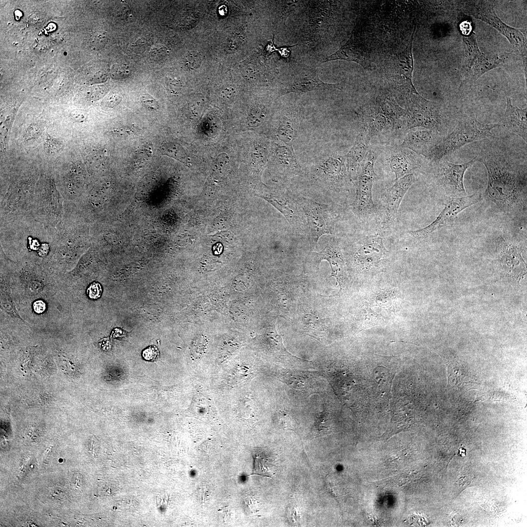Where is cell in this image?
Here are the masks:
<instances>
[{"label":"cell","instance_id":"5bb4252c","mask_svg":"<svg viewBox=\"0 0 527 527\" xmlns=\"http://www.w3.org/2000/svg\"><path fill=\"white\" fill-rule=\"evenodd\" d=\"M403 116H405V112L402 109L398 108L383 109L364 114L362 116L364 127L363 131L370 140L389 126L399 127L401 118Z\"/></svg>","mask_w":527,"mask_h":527},{"label":"cell","instance_id":"ee69618b","mask_svg":"<svg viewBox=\"0 0 527 527\" xmlns=\"http://www.w3.org/2000/svg\"><path fill=\"white\" fill-rule=\"evenodd\" d=\"M458 454L461 456H464L466 454V450L464 448H461L459 450Z\"/></svg>","mask_w":527,"mask_h":527},{"label":"cell","instance_id":"d6a6232c","mask_svg":"<svg viewBox=\"0 0 527 527\" xmlns=\"http://www.w3.org/2000/svg\"><path fill=\"white\" fill-rule=\"evenodd\" d=\"M140 101L142 105L150 110H157L159 108L157 101L148 94L142 95L140 97Z\"/></svg>","mask_w":527,"mask_h":527},{"label":"cell","instance_id":"3957f363","mask_svg":"<svg viewBox=\"0 0 527 527\" xmlns=\"http://www.w3.org/2000/svg\"><path fill=\"white\" fill-rule=\"evenodd\" d=\"M500 126L499 123H483L470 117L462 119L447 138L436 146L430 159L439 161L467 143L491 136V131Z\"/></svg>","mask_w":527,"mask_h":527},{"label":"cell","instance_id":"f1b7e54d","mask_svg":"<svg viewBox=\"0 0 527 527\" xmlns=\"http://www.w3.org/2000/svg\"><path fill=\"white\" fill-rule=\"evenodd\" d=\"M254 467L252 473L250 475H259L272 478L274 475L272 468L273 464L268 459L255 453L253 455Z\"/></svg>","mask_w":527,"mask_h":527},{"label":"cell","instance_id":"6da1fadb","mask_svg":"<svg viewBox=\"0 0 527 527\" xmlns=\"http://www.w3.org/2000/svg\"><path fill=\"white\" fill-rule=\"evenodd\" d=\"M488 173L485 199L509 216L527 210V165L498 148H487L475 157Z\"/></svg>","mask_w":527,"mask_h":527},{"label":"cell","instance_id":"7c38bea8","mask_svg":"<svg viewBox=\"0 0 527 527\" xmlns=\"http://www.w3.org/2000/svg\"><path fill=\"white\" fill-rule=\"evenodd\" d=\"M322 260H326L329 263L332 271L331 276L336 278L341 288L342 282L346 276V270L340 243L334 236L322 251L309 252L306 257L305 263L318 269Z\"/></svg>","mask_w":527,"mask_h":527},{"label":"cell","instance_id":"e0dca14e","mask_svg":"<svg viewBox=\"0 0 527 527\" xmlns=\"http://www.w3.org/2000/svg\"><path fill=\"white\" fill-rule=\"evenodd\" d=\"M440 142L434 130L417 129L408 132L401 146L430 158Z\"/></svg>","mask_w":527,"mask_h":527},{"label":"cell","instance_id":"ab89813d","mask_svg":"<svg viewBox=\"0 0 527 527\" xmlns=\"http://www.w3.org/2000/svg\"><path fill=\"white\" fill-rule=\"evenodd\" d=\"M33 309L37 313H42L46 309V304L41 300L36 301L33 304Z\"/></svg>","mask_w":527,"mask_h":527},{"label":"cell","instance_id":"ac0fdd59","mask_svg":"<svg viewBox=\"0 0 527 527\" xmlns=\"http://www.w3.org/2000/svg\"><path fill=\"white\" fill-rule=\"evenodd\" d=\"M337 60L354 61L361 65L365 70L372 69L370 53L365 46L353 34L345 44L335 53L328 57L325 61Z\"/></svg>","mask_w":527,"mask_h":527},{"label":"cell","instance_id":"484cf974","mask_svg":"<svg viewBox=\"0 0 527 527\" xmlns=\"http://www.w3.org/2000/svg\"><path fill=\"white\" fill-rule=\"evenodd\" d=\"M463 61V81L466 79L475 61L481 54L474 33L462 36Z\"/></svg>","mask_w":527,"mask_h":527},{"label":"cell","instance_id":"603a6c76","mask_svg":"<svg viewBox=\"0 0 527 527\" xmlns=\"http://www.w3.org/2000/svg\"><path fill=\"white\" fill-rule=\"evenodd\" d=\"M415 30L416 26H414L407 45L397 56L396 68L397 72L402 76L404 81L405 87L407 88L408 93L410 95H420L412 83V73L414 68L412 46Z\"/></svg>","mask_w":527,"mask_h":527},{"label":"cell","instance_id":"60d3db41","mask_svg":"<svg viewBox=\"0 0 527 527\" xmlns=\"http://www.w3.org/2000/svg\"><path fill=\"white\" fill-rule=\"evenodd\" d=\"M119 97H117L114 95H110L105 99L104 103L107 106H113L115 105L116 103L119 102Z\"/></svg>","mask_w":527,"mask_h":527},{"label":"cell","instance_id":"d590c367","mask_svg":"<svg viewBox=\"0 0 527 527\" xmlns=\"http://www.w3.org/2000/svg\"><path fill=\"white\" fill-rule=\"evenodd\" d=\"M130 71L128 67L122 66H114L111 71V76L114 79L126 77L129 74Z\"/></svg>","mask_w":527,"mask_h":527},{"label":"cell","instance_id":"4dcf8cb0","mask_svg":"<svg viewBox=\"0 0 527 527\" xmlns=\"http://www.w3.org/2000/svg\"><path fill=\"white\" fill-rule=\"evenodd\" d=\"M163 150L170 157L174 158L183 163L187 162V157L182 147L179 144L170 142L163 146Z\"/></svg>","mask_w":527,"mask_h":527},{"label":"cell","instance_id":"8992f818","mask_svg":"<svg viewBox=\"0 0 527 527\" xmlns=\"http://www.w3.org/2000/svg\"><path fill=\"white\" fill-rule=\"evenodd\" d=\"M256 195L269 202L285 217L297 233L305 234L308 229L303 210L297 200V194L288 188L281 187Z\"/></svg>","mask_w":527,"mask_h":527},{"label":"cell","instance_id":"9c48e42d","mask_svg":"<svg viewBox=\"0 0 527 527\" xmlns=\"http://www.w3.org/2000/svg\"><path fill=\"white\" fill-rule=\"evenodd\" d=\"M414 181L413 173L409 174L396 181L392 186L383 190L380 201L381 229H386L393 223L402 201Z\"/></svg>","mask_w":527,"mask_h":527},{"label":"cell","instance_id":"d6986e66","mask_svg":"<svg viewBox=\"0 0 527 527\" xmlns=\"http://www.w3.org/2000/svg\"><path fill=\"white\" fill-rule=\"evenodd\" d=\"M370 140L362 131L358 135L352 147L344 156L347 172L352 183L357 179L369 152Z\"/></svg>","mask_w":527,"mask_h":527},{"label":"cell","instance_id":"83f0119b","mask_svg":"<svg viewBox=\"0 0 527 527\" xmlns=\"http://www.w3.org/2000/svg\"><path fill=\"white\" fill-rule=\"evenodd\" d=\"M269 115L267 106L263 103H256L251 106L246 118V124L251 128L261 126Z\"/></svg>","mask_w":527,"mask_h":527},{"label":"cell","instance_id":"8d00e7d4","mask_svg":"<svg viewBox=\"0 0 527 527\" xmlns=\"http://www.w3.org/2000/svg\"><path fill=\"white\" fill-rule=\"evenodd\" d=\"M102 293V288L101 284L97 282L92 283L88 287L87 293L88 297L92 299H97L101 297Z\"/></svg>","mask_w":527,"mask_h":527},{"label":"cell","instance_id":"ba28073f","mask_svg":"<svg viewBox=\"0 0 527 527\" xmlns=\"http://www.w3.org/2000/svg\"><path fill=\"white\" fill-rule=\"evenodd\" d=\"M482 200V195L479 193L463 197H447L444 209L434 221L424 228L408 230L406 233L417 239H425L437 230L450 224L462 211Z\"/></svg>","mask_w":527,"mask_h":527},{"label":"cell","instance_id":"8fae6325","mask_svg":"<svg viewBox=\"0 0 527 527\" xmlns=\"http://www.w3.org/2000/svg\"><path fill=\"white\" fill-rule=\"evenodd\" d=\"M476 161L475 157L469 161L461 164L444 162L439 165L436 177L448 197L466 196L464 185V177L466 170Z\"/></svg>","mask_w":527,"mask_h":527},{"label":"cell","instance_id":"5b68a950","mask_svg":"<svg viewBox=\"0 0 527 527\" xmlns=\"http://www.w3.org/2000/svg\"><path fill=\"white\" fill-rule=\"evenodd\" d=\"M297 200L306 220L308 240L313 249L322 235L334 236L338 216L331 205L321 203L298 195Z\"/></svg>","mask_w":527,"mask_h":527},{"label":"cell","instance_id":"30bf717a","mask_svg":"<svg viewBox=\"0 0 527 527\" xmlns=\"http://www.w3.org/2000/svg\"><path fill=\"white\" fill-rule=\"evenodd\" d=\"M354 242V264L356 268L363 271L377 266L388 252L383 238L379 235L368 236Z\"/></svg>","mask_w":527,"mask_h":527},{"label":"cell","instance_id":"7bdbcfd3","mask_svg":"<svg viewBox=\"0 0 527 527\" xmlns=\"http://www.w3.org/2000/svg\"><path fill=\"white\" fill-rule=\"evenodd\" d=\"M71 116L72 118L76 120L83 119L84 117V115L81 111H77V110L72 111Z\"/></svg>","mask_w":527,"mask_h":527},{"label":"cell","instance_id":"7402d4cb","mask_svg":"<svg viewBox=\"0 0 527 527\" xmlns=\"http://www.w3.org/2000/svg\"><path fill=\"white\" fill-rule=\"evenodd\" d=\"M507 107L501 119V124L509 131L527 141V108L520 109L513 105L509 97L506 96Z\"/></svg>","mask_w":527,"mask_h":527},{"label":"cell","instance_id":"74e56055","mask_svg":"<svg viewBox=\"0 0 527 527\" xmlns=\"http://www.w3.org/2000/svg\"><path fill=\"white\" fill-rule=\"evenodd\" d=\"M207 346V341L206 339L202 336L199 337L197 340V345L196 346V353L197 354L196 357L200 358L202 357L203 353L205 352Z\"/></svg>","mask_w":527,"mask_h":527},{"label":"cell","instance_id":"7a4b0ae2","mask_svg":"<svg viewBox=\"0 0 527 527\" xmlns=\"http://www.w3.org/2000/svg\"><path fill=\"white\" fill-rule=\"evenodd\" d=\"M303 171V176L312 185L331 194L340 193L350 182L344 156L333 152L321 153Z\"/></svg>","mask_w":527,"mask_h":527},{"label":"cell","instance_id":"cb8c5ba5","mask_svg":"<svg viewBox=\"0 0 527 527\" xmlns=\"http://www.w3.org/2000/svg\"><path fill=\"white\" fill-rule=\"evenodd\" d=\"M391 171L395 176V181L413 173L420 166V161L411 150L403 149L393 154L389 161Z\"/></svg>","mask_w":527,"mask_h":527},{"label":"cell","instance_id":"e575fe53","mask_svg":"<svg viewBox=\"0 0 527 527\" xmlns=\"http://www.w3.org/2000/svg\"><path fill=\"white\" fill-rule=\"evenodd\" d=\"M230 162V157L228 154L225 152L220 153L215 160V166L221 170L226 169L228 167Z\"/></svg>","mask_w":527,"mask_h":527},{"label":"cell","instance_id":"277c9868","mask_svg":"<svg viewBox=\"0 0 527 527\" xmlns=\"http://www.w3.org/2000/svg\"><path fill=\"white\" fill-rule=\"evenodd\" d=\"M464 9L466 13L490 25L505 36L521 56L527 72V41L522 30L510 26L503 21L489 1H467Z\"/></svg>","mask_w":527,"mask_h":527},{"label":"cell","instance_id":"4fadbf2b","mask_svg":"<svg viewBox=\"0 0 527 527\" xmlns=\"http://www.w3.org/2000/svg\"><path fill=\"white\" fill-rule=\"evenodd\" d=\"M496 249L501 269L506 275L519 278L526 273V263L517 244L500 237L497 239Z\"/></svg>","mask_w":527,"mask_h":527},{"label":"cell","instance_id":"ffe728a7","mask_svg":"<svg viewBox=\"0 0 527 527\" xmlns=\"http://www.w3.org/2000/svg\"><path fill=\"white\" fill-rule=\"evenodd\" d=\"M342 88L341 83H328L323 82L317 74L312 76L296 78L284 81L279 91V96L290 93H304L312 91H324Z\"/></svg>","mask_w":527,"mask_h":527},{"label":"cell","instance_id":"b9f144b4","mask_svg":"<svg viewBox=\"0 0 527 527\" xmlns=\"http://www.w3.org/2000/svg\"><path fill=\"white\" fill-rule=\"evenodd\" d=\"M166 81L170 87H176V89H178L180 87L181 82L176 78H167Z\"/></svg>","mask_w":527,"mask_h":527},{"label":"cell","instance_id":"d4e9b609","mask_svg":"<svg viewBox=\"0 0 527 527\" xmlns=\"http://www.w3.org/2000/svg\"><path fill=\"white\" fill-rule=\"evenodd\" d=\"M427 101L426 100L424 105H419L417 108L409 111L406 114L408 128L421 127L431 129L438 123V114L437 112L426 104Z\"/></svg>","mask_w":527,"mask_h":527},{"label":"cell","instance_id":"52a82bcc","mask_svg":"<svg viewBox=\"0 0 527 527\" xmlns=\"http://www.w3.org/2000/svg\"><path fill=\"white\" fill-rule=\"evenodd\" d=\"M376 155L368 152L361 172L354 184L356 196L352 204L354 213L360 218L367 217L375 210L372 199V187L376 174L374 171Z\"/></svg>","mask_w":527,"mask_h":527},{"label":"cell","instance_id":"4316f807","mask_svg":"<svg viewBox=\"0 0 527 527\" xmlns=\"http://www.w3.org/2000/svg\"><path fill=\"white\" fill-rule=\"evenodd\" d=\"M270 151L267 145L262 142H256L250 152V163L255 173H260L268 162Z\"/></svg>","mask_w":527,"mask_h":527},{"label":"cell","instance_id":"2e32d148","mask_svg":"<svg viewBox=\"0 0 527 527\" xmlns=\"http://www.w3.org/2000/svg\"><path fill=\"white\" fill-rule=\"evenodd\" d=\"M302 121V115L297 109L284 110L276 122L275 136L277 142L293 146Z\"/></svg>","mask_w":527,"mask_h":527},{"label":"cell","instance_id":"44dd1931","mask_svg":"<svg viewBox=\"0 0 527 527\" xmlns=\"http://www.w3.org/2000/svg\"><path fill=\"white\" fill-rule=\"evenodd\" d=\"M512 52L483 53L475 61L468 76L462 83L472 84L480 77L495 68L505 66L512 57Z\"/></svg>","mask_w":527,"mask_h":527},{"label":"cell","instance_id":"836d02e7","mask_svg":"<svg viewBox=\"0 0 527 527\" xmlns=\"http://www.w3.org/2000/svg\"><path fill=\"white\" fill-rule=\"evenodd\" d=\"M159 350L154 345H151L144 349L142 353V358L148 361H154L159 356Z\"/></svg>","mask_w":527,"mask_h":527},{"label":"cell","instance_id":"9a60e30c","mask_svg":"<svg viewBox=\"0 0 527 527\" xmlns=\"http://www.w3.org/2000/svg\"><path fill=\"white\" fill-rule=\"evenodd\" d=\"M273 148V159L276 164L277 174L284 182L303 175L293 146L276 142Z\"/></svg>","mask_w":527,"mask_h":527},{"label":"cell","instance_id":"1f68e13d","mask_svg":"<svg viewBox=\"0 0 527 527\" xmlns=\"http://www.w3.org/2000/svg\"><path fill=\"white\" fill-rule=\"evenodd\" d=\"M107 40V36L105 32L98 31L93 33L90 36L89 39V44L92 49L98 50L105 46Z\"/></svg>","mask_w":527,"mask_h":527},{"label":"cell","instance_id":"f35d334b","mask_svg":"<svg viewBox=\"0 0 527 527\" xmlns=\"http://www.w3.org/2000/svg\"><path fill=\"white\" fill-rule=\"evenodd\" d=\"M234 92L230 88H225L221 90L220 97L224 102L229 101L234 97Z\"/></svg>","mask_w":527,"mask_h":527},{"label":"cell","instance_id":"f546056e","mask_svg":"<svg viewBox=\"0 0 527 527\" xmlns=\"http://www.w3.org/2000/svg\"><path fill=\"white\" fill-rule=\"evenodd\" d=\"M181 62L183 67L186 70H194L201 65L202 57L197 51L190 50L185 53Z\"/></svg>","mask_w":527,"mask_h":527}]
</instances>
